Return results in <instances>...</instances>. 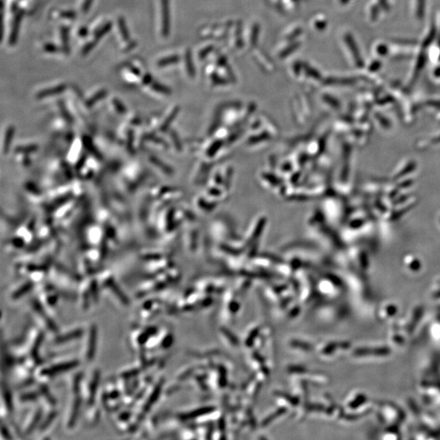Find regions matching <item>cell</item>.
<instances>
[{
	"label": "cell",
	"mask_w": 440,
	"mask_h": 440,
	"mask_svg": "<svg viewBox=\"0 0 440 440\" xmlns=\"http://www.w3.org/2000/svg\"><path fill=\"white\" fill-rule=\"evenodd\" d=\"M100 381V371L97 369H94L88 378L84 376L80 393L87 406L95 404Z\"/></svg>",
	"instance_id": "6da1fadb"
},
{
	"label": "cell",
	"mask_w": 440,
	"mask_h": 440,
	"mask_svg": "<svg viewBox=\"0 0 440 440\" xmlns=\"http://www.w3.org/2000/svg\"><path fill=\"white\" fill-rule=\"evenodd\" d=\"M97 328L92 323L86 329L85 334L82 338L84 341L82 346V354L86 362L92 361L95 358L97 348Z\"/></svg>",
	"instance_id": "7a4b0ae2"
},
{
	"label": "cell",
	"mask_w": 440,
	"mask_h": 440,
	"mask_svg": "<svg viewBox=\"0 0 440 440\" xmlns=\"http://www.w3.org/2000/svg\"><path fill=\"white\" fill-rule=\"evenodd\" d=\"M31 308L37 322L40 324L41 328H45L49 333L57 335L58 333V326L51 318L48 311L43 307L38 299H33L31 302Z\"/></svg>",
	"instance_id": "3957f363"
},
{
	"label": "cell",
	"mask_w": 440,
	"mask_h": 440,
	"mask_svg": "<svg viewBox=\"0 0 440 440\" xmlns=\"http://www.w3.org/2000/svg\"><path fill=\"white\" fill-rule=\"evenodd\" d=\"M44 416V410L41 406L35 407L28 412L21 427V433L23 436H30L37 431Z\"/></svg>",
	"instance_id": "277c9868"
},
{
	"label": "cell",
	"mask_w": 440,
	"mask_h": 440,
	"mask_svg": "<svg viewBox=\"0 0 440 440\" xmlns=\"http://www.w3.org/2000/svg\"><path fill=\"white\" fill-rule=\"evenodd\" d=\"M72 395H73V397L70 400L69 408L67 410L66 416L64 417V425L68 430H72L74 428L78 418H79L82 405L84 402V399H83L81 393L72 392Z\"/></svg>",
	"instance_id": "5b68a950"
},
{
	"label": "cell",
	"mask_w": 440,
	"mask_h": 440,
	"mask_svg": "<svg viewBox=\"0 0 440 440\" xmlns=\"http://www.w3.org/2000/svg\"><path fill=\"white\" fill-rule=\"evenodd\" d=\"M100 286L102 288L106 290L105 291H108L109 293H111L113 297H115V299H117L121 306L127 307L130 305V300L126 296V293L121 291V289L117 286V284L115 282L112 277L108 276V277L103 278L102 281H100Z\"/></svg>",
	"instance_id": "8992f818"
},
{
	"label": "cell",
	"mask_w": 440,
	"mask_h": 440,
	"mask_svg": "<svg viewBox=\"0 0 440 440\" xmlns=\"http://www.w3.org/2000/svg\"><path fill=\"white\" fill-rule=\"evenodd\" d=\"M85 332L86 329L83 327H77L64 333L59 334L58 333L53 340V344L56 346H64L78 340H82Z\"/></svg>",
	"instance_id": "52a82bcc"
},
{
	"label": "cell",
	"mask_w": 440,
	"mask_h": 440,
	"mask_svg": "<svg viewBox=\"0 0 440 440\" xmlns=\"http://www.w3.org/2000/svg\"><path fill=\"white\" fill-rule=\"evenodd\" d=\"M158 311V303L153 299H146L144 301L139 309L138 315L141 320L148 322Z\"/></svg>",
	"instance_id": "ba28073f"
},
{
	"label": "cell",
	"mask_w": 440,
	"mask_h": 440,
	"mask_svg": "<svg viewBox=\"0 0 440 440\" xmlns=\"http://www.w3.org/2000/svg\"><path fill=\"white\" fill-rule=\"evenodd\" d=\"M33 285L34 283L33 281L29 280V281H25L19 286L15 287L14 289H12V291H10L8 293L9 299L12 302L22 299V297L28 294L33 290Z\"/></svg>",
	"instance_id": "9c48e42d"
},
{
	"label": "cell",
	"mask_w": 440,
	"mask_h": 440,
	"mask_svg": "<svg viewBox=\"0 0 440 440\" xmlns=\"http://www.w3.org/2000/svg\"><path fill=\"white\" fill-rule=\"evenodd\" d=\"M1 414L2 417L9 416L13 411V397L9 388L2 387V399H1Z\"/></svg>",
	"instance_id": "30bf717a"
},
{
	"label": "cell",
	"mask_w": 440,
	"mask_h": 440,
	"mask_svg": "<svg viewBox=\"0 0 440 440\" xmlns=\"http://www.w3.org/2000/svg\"><path fill=\"white\" fill-rule=\"evenodd\" d=\"M79 302H80V307H81L83 311H88L90 308L91 304L93 303L92 297L90 294V286L89 282L86 284H83L79 291Z\"/></svg>",
	"instance_id": "8fae6325"
},
{
	"label": "cell",
	"mask_w": 440,
	"mask_h": 440,
	"mask_svg": "<svg viewBox=\"0 0 440 440\" xmlns=\"http://www.w3.org/2000/svg\"><path fill=\"white\" fill-rule=\"evenodd\" d=\"M57 417H58V411H56L54 409L51 410L46 416H43V420L41 421L40 425L38 426L37 431L41 435H45L46 432L48 431V429L53 426Z\"/></svg>",
	"instance_id": "7c38bea8"
},
{
	"label": "cell",
	"mask_w": 440,
	"mask_h": 440,
	"mask_svg": "<svg viewBox=\"0 0 440 440\" xmlns=\"http://www.w3.org/2000/svg\"><path fill=\"white\" fill-rule=\"evenodd\" d=\"M41 400V394L39 390H30L27 391H23L18 395L17 400L18 403L22 405H29L37 402Z\"/></svg>",
	"instance_id": "4fadbf2b"
},
{
	"label": "cell",
	"mask_w": 440,
	"mask_h": 440,
	"mask_svg": "<svg viewBox=\"0 0 440 440\" xmlns=\"http://www.w3.org/2000/svg\"><path fill=\"white\" fill-rule=\"evenodd\" d=\"M100 410H99V407H97L95 404L88 405L85 418H86L87 422L90 426H93V425H95V424L97 423V421H99V419H100Z\"/></svg>",
	"instance_id": "5bb4252c"
},
{
	"label": "cell",
	"mask_w": 440,
	"mask_h": 440,
	"mask_svg": "<svg viewBox=\"0 0 440 440\" xmlns=\"http://www.w3.org/2000/svg\"><path fill=\"white\" fill-rule=\"evenodd\" d=\"M169 27V10H168V1L162 0V31L165 34H167Z\"/></svg>",
	"instance_id": "9a60e30c"
},
{
	"label": "cell",
	"mask_w": 440,
	"mask_h": 440,
	"mask_svg": "<svg viewBox=\"0 0 440 440\" xmlns=\"http://www.w3.org/2000/svg\"><path fill=\"white\" fill-rule=\"evenodd\" d=\"M64 85H59V86L55 87V88H52V89H48V90H42L41 92L38 93V97L43 98V97H48V96H51V95H54L56 94H58V93H60L64 90Z\"/></svg>",
	"instance_id": "2e32d148"
},
{
	"label": "cell",
	"mask_w": 440,
	"mask_h": 440,
	"mask_svg": "<svg viewBox=\"0 0 440 440\" xmlns=\"http://www.w3.org/2000/svg\"><path fill=\"white\" fill-rule=\"evenodd\" d=\"M105 95H106V91L104 90H100V91H99V92L96 93V94H95L94 96H92V97L90 98V99L88 100V105H90V106H91V105H95V103L97 102L98 100H100V99H102V98L104 97V96H105Z\"/></svg>",
	"instance_id": "e0dca14e"
},
{
	"label": "cell",
	"mask_w": 440,
	"mask_h": 440,
	"mask_svg": "<svg viewBox=\"0 0 440 440\" xmlns=\"http://www.w3.org/2000/svg\"><path fill=\"white\" fill-rule=\"evenodd\" d=\"M1 436H2V438L5 439V440H12V434L10 432L8 426L3 422V421L1 424Z\"/></svg>",
	"instance_id": "ac0fdd59"
},
{
	"label": "cell",
	"mask_w": 440,
	"mask_h": 440,
	"mask_svg": "<svg viewBox=\"0 0 440 440\" xmlns=\"http://www.w3.org/2000/svg\"><path fill=\"white\" fill-rule=\"evenodd\" d=\"M21 18L22 17L21 16H17V19H16V24H15V28L14 29H12V33H11V39H10V42L11 43H14L15 40H16V38H17V33H18V28H19L20 22H21Z\"/></svg>",
	"instance_id": "d6986e66"
},
{
	"label": "cell",
	"mask_w": 440,
	"mask_h": 440,
	"mask_svg": "<svg viewBox=\"0 0 440 440\" xmlns=\"http://www.w3.org/2000/svg\"><path fill=\"white\" fill-rule=\"evenodd\" d=\"M119 28H120V31H121L122 38H123L125 40H127L129 38L128 30H127V27H126V24H125L124 20L121 19H121H119Z\"/></svg>",
	"instance_id": "ffe728a7"
},
{
	"label": "cell",
	"mask_w": 440,
	"mask_h": 440,
	"mask_svg": "<svg viewBox=\"0 0 440 440\" xmlns=\"http://www.w3.org/2000/svg\"><path fill=\"white\" fill-rule=\"evenodd\" d=\"M110 28H111V25H110V23L105 25V27H102L100 30L98 31V33L95 34V38H96V39L99 40L100 38H102L104 34H105V33H108V32L110 31Z\"/></svg>",
	"instance_id": "44dd1931"
},
{
	"label": "cell",
	"mask_w": 440,
	"mask_h": 440,
	"mask_svg": "<svg viewBox=\"0 0 440 440\" xmlns=\"http://www.w3.org/2000/svg\"><path fill=\"white\" fill-rule=\"evenodd\" d=\"M177 59H178V58H176V57L165 58V59H161V60L158 62V65H159V66H165V65L172 64V63L177 61Z\"/></svg>",
	"instance_id": "7402d4cb"
},
{
	"label": "cell",
	"mask_w": 440,
	"mask_h": 440,
	"mask_svg": "<svg viewBox=\"0 0 440 440\" xmlns=\"http://www.w3.org/2000/svg\"><path fill=\"white\" fill-rule=\"evenodd\" d=\"M61 35H62V42H63V44L65 46V48H66V50H68V29L67 28H63L61 29Z\"/></svg>",
	"instance_id": "603a6c76"
},
{
	"label": "cell",
	"mask_w": 440,
	"mask_h": 440,
	"mask_svg": "<svg viewBox=\"0 0 440 440\" xmlns=\"http://www.w3.org/2000/svg\"><path fill=\"white\" fill-rule=\"evenodd\" d=\"M115 107L118 110L119 112H125V106H123V105L120 102V100H115Z\"/></svg>",
	"instance_id": "cb8c5ba5"
},
{
	"label": "cell",
	"mask_w": 440,
	"mask_h": 440,
	"mask_svg": "<svg viewBox=\"0 0 440 440\" xmlns=\"http://www.w3.org/2000/svg\"><path fill=\"white\" fill-rule=\"evenodd\" d=\"M61 16L64 18H74L75 17V13L74 12H71V11H66V12H61Z\"/></svg>",
	"instance_id": "d4e9b609"
},
{
	"label": "cell",
	"mask_w": 440,
	"mask_h": 440,
	"mask_svg": "<svg viewBox=\"0 0 440 440\" xmlns=\"http://www.w3.org/2000/svg\"><path fill=\"white\" fill-rule=\"evenodd\" d=\"M44 48H45V51H47L48 53H55L56 51H57V48L53 44H47L44 47Z\"/></svg>",
	"instance_id": "484cf974"
},
{
	"label": "cell",
	"mask_w": 440,
	"mask_h": 440,
	"mask_svg": "<svg viewBox=\"0 0 440 440\" xmlns=\"http://www.w3.org/2000/svg\"><path fill=\"white\" fill-rule=\"evenodd\" d=\"M92 2V0H86V2L84 3V11H88V8L90 7V3Z\"/></svg>",
	"instance_id": "4316f807"
}]
</instances>
